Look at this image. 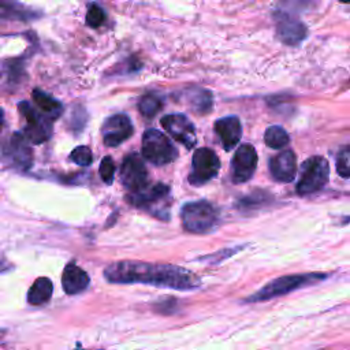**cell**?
Wrapping results in <instances>:
<instances>
[{
    "label": "cell",
    "instance_id": "17",
    "mask_svg": "<svg viewBox=\"0 0 350 350\" xmlns=\"http://www.w3.org/2000/svg\"><path fill=\"white\" fill-rule=\"evenodd\" d=\"M90 283L89 275L77 264L70 262L66 265L62 275V286L66 294L74 295L85 291Z\"/></svg>",
    "mask_w": 350,
    "mask_h": 350
},
{
    "label": "cell",
    "instance_id": "7",
    "mask_svg": "<svg viewBox=\"0 0 350 350\" xmlns=\"http://www.w3.org/2000/svg\"><path fill=\"white\" fill-rule=\"evenodd\" d=\"M278 38L290 46L299 45L308 37V27L297 12L276 7L272 12Z\"/></svg>",
    "mask_w": 350,
    "mask_h": 350
},
{
    "label": "cell",
    "instance_id": "18",
    "mask_svg": "<svg viewBox=\"0 0 350 350\" xmlns=\"http://www.w3.org/2000/svg\"><path fill=\"white\" fill-rule=\"evenodd\" d=\"M41 12L23 5L16 0H1V16L3 19H16V21H33L40 18Z\"/></svg>",
    "mask_w": 350,
    "mask_h": 350
},
{
    "label": "cell",
    "instance_id": "12",
    "mask_svg": "<svg viewBox=\"0 0 350 350\" xmlns=\"http://www.w3.org/2000/svg\"><path fill=\"white\" fill-rule=\"evenodd\" d=\"M257 153L252 145H241L231 160V180L234 183L247 182L257 168Z\"/></svg>",
    "mask_w": 350,
    "mask_h": 350
},
{
    "label": "cell",
    "instance_id": "23",
    "mask_svg": "<svg viewBox=\"0 0 350 350\" xmlns=\"http://www.w3.org/2000/svg\"><path fill=\"white\" fill-rule=\"evenodd\" d=\"M161 105H163V100L156 93H148L142 96L138 101V109L141 115H144L145 118L154 116L160 111Z\"/></svg>",
    "mask_w": 350,
    "mask_h": 350
},
{
    "label": "cell",
    "instance_id": "27",
    "mask_svg": "<svg viewBox=\"0 0 350 350\" xmlns=\"http://www.w3.org/2000/svg\"><path fill=\"white\" fill-rule=\"evenodd\" d=\"M115 175V164L112 157L105 156L100 163V176L105 185H112Z\"/></svg>",
    "mask_w": 350,
    "mask_h": 350
},
{
    "label": "cell",
    "instance_id": "16",
    "mask_svg": "<svg viewBox=\"0 0 350 350\" xmlns=\"http://www.w3.org/2000/svg\"><path fill=\"white\" fill-rule=\"evenodd\" d=\"M215 131L226 150L232 149L242 137V124L238 116H224L215 122Z\"/></svg>",
    "mask_w": 350,
    "mask_h": 350
},
{
    "label": "cell",
    "instance_id": "19",
    "mask_svg": "<svg viewBox=\"0 0 350 350\" xmlns=\"http://www.w3.org/2000/svg\"><path fill=\"white\" fill-rule=\"evenodd\" d=\"M31 98H33V103L36 104V107L52 120H56L63 113L62 103L40 89L33 90Z\"/></svg>",
    "mask_w": 350,
    "mask_h": 350
},
{
    "label": "cell",
    "instance_id": "9",
    "mask_svg": "<svg viewBox=\"0 0 350 350\" xmlns=\"http://www.w3.org/2000/svg\"><path fill=\"white\" fill-rule=\"evenodd\" d=\"M220 170V159L209 148H198L193 153L191 171L189 182L194 186H201L213 179Z\"/></svg>",
    "mask_w": 350,
    "mask_h": 350
},
{
    "label": "cell",
    "instance_id": "22",
    "mask_svg": "<svg viewBox=\"0 0 350 350\" xmlns=\"http://www.w3.org/2000/svg\"><path fill=\"white\" fill-rule=\"evenodd\" d=\"M264 141L267 146L272 149H282L290 142L287 131L282 126H269L264 133Z\"/></svg>",
    "mask_w": 350,
    "mask_h": 350
},
{
    "label": "cell",
    "instance_id": "15",
    "mask_svg": "<svg viewBox=\"0 0 350 350\" xmlns=\"http://www.w3.org/2000/svg\"><path fill=\"white\" fill-rule=\"evenodd\" d=\"M269 172L272 178L282 183H288L297 174V157L291 149L282 150L269 160Z\"/></svg>",
    "mask_w": 350,
    "mask_h": 350
},
{
    "label": "cell",
    "instance_id": "26",
    "mask_svg": "<svg viewBox=\"0 0 350 350\" xmlns=\"http://www.w3.org/2000/svg\"><path fill=\"white\" fill-rule=\"evenodd\" d=\"M70 160L74 161L75 164L78 165H82V167H86V165H90L92 161H93V154H92V150L85 146V145H81V146H77L71 153H70Z\"/></svg>",
    "mask_w": 350,
    "mask_h": 350
},
{
    "label": "cell",
    "instance_id": "29",
    "mask_svg": "<svg viewBox=\"0 0 350 350\" xmlns=\"http://www.w3.org/2000/svg\"><path fill=\"white\" fill-rule=\"evenodd\" d=\"M340 3H345V4H350V0H338Z\"/></svg>",
    "mask_w": 350,
    "mask_h": 350
},
{
    "label": "cell",
    "instance_id": "25",
    "mask_svg": "<svg viewBox=\"0 0 350 350\" xmlns=\"http://www.w3.org/2000/svg\"><path fill=\"white\" fill-rule=\"evenodd\" d=\"M336 172L342 178H350V144L345 145L336 154Z\"/></svg>",
    "mask_w": 350,
    "mask_h": 350
},
{
    "label": "cell",
    "instance_id": "14",
    "mask_svg": "<svg viewBox=\"0 0 350 350\" xmlns=\"http://www.w3.org/2000/svg\"><path fill=\"white\" fill-rule=\"evenodd\" d=\"M26 139L27 138L25 134L16 131L10 137L3 149L4 157L8 159L11 165L22 171L27 170L33 161V152Z\"/></svg>",
    "mask_w": 350,
    "mask_h": 350
},
{
    "label": "cell",
    "instance_id": "1",
    "mask_svg": "<svg viewBox=\"0 0 350 350\" xmlns=\"http://www.w3.org/2000/svg\"><path fill=\"white\" fill-rule=\"evenodd\" d=\"M104 278L109 283H142L179 291H190L201 286L200 278L183 267L130 260L116 261L105 267Z\"/></svg>",
    "mask_w": 350,
    "mask_h": 350
},
{
    "label": "cell",
    "instance_id": "3",
    "mask_svg": "<svg viewBox=\"0 0 350 350\" xmlns=\"http://www.w3.org/2000/svg\"><path fill=\"white\" fill-rule=\"evenodd\" d=\"M127 201L131 205L145 209L156 217H160L161 220H168L170 217L171 191L167 185H146L138 191L129 193Z\"/></svg>",
    "mask_w": 350,
    "mask_h": 350
},
{
    "label": "cell",
    "instance_id": "8",
    "mask_svg": "<svg viewBox=\"0 0 350 350\" xmlns=\"http://www.w3.org/2000/svg\"><path fill=\"white\" fill-rule=\"evenodd\" d=\"M19 113L26 119L23 134L33 144L45 142L52 134V119L42 113L38 108L36 109L30 103L21 101L18 104Z\"/></svg>",
    "mask_w": 350,
    "mask_h": 350
},
{
    "label": "cell",
    "instance_id": "24",
    "mask_svg": "<svg viewBox=\"0 0 350 350\" xmlns=\"http://www.w3.org/2000/svg\"><path fill=\"white\" fill-rule=\"evenodd\" d=\"M107 19V12L105 10L98 4V3H90L88 5V10H86V18H85V22L89 27L92 29H97L100 27Z\"/></svg>",
    "mask_w": 350,
    "mask_h": 350
},
{
    "label": "cell",
    "instance_id": "2",
    "mask_svg": "<svg viewBox=\"0 0 350 350\" xmlns=\"http://www.w3.org/2000/svg\"><path fill=\"white\" fill-rule=\"evenodd\" d=\"M327 273H293V275H284L278 279H273L272 282L267 283L264 287H261L254 294L249 295L245 301L246 302H261L267 301L275 297L286 295L291 291H295L301 287L316 284L324 279H327Z\"/></svg>",
    "mask_w": 350,
    "mask_h": 350
},
{
    "label": "cell",
    "instance_id": "21",
    "mask_svg": "<svg viewBox=\"0 0 350 350\" xmlns=\"http://www.w3.org/2000/svg\"><path fill=\"white\" fill-rule=\"evenodd\" d=\"M186 93L187 103L190 104L191 109L198 113H205L209 112L212 108V93L206 89L201 88H194L190 89Z\"/></svg>",
    "mask_w": 350,
    "mask_h": 350
},
{
    "label": "cell",
    "instance_id": "6",
    "mask_svg": "<svg viewBox=\"0 0 350 350\" xmlns=\"http://www.w3.org/2000/svg\"><path fill=\"white\" fill-rule=\"evenodd\" d=\"M142 157L154 165L172 163L178 157V150L167 135L156 129H148L142 135Z\"/></svg>",
    "mask_w": 350,
    "mask_h": 350
},
{
    "label": "cell",
    "instance_id": "10",
    "mask_svg": "<svg viewBox=\"0 0 350 350\" xmlns=\"http://www.w3.org/2000/svg\"><path fill=\"white\" fill-rule=\"evenodd\" d=\"M120 182L130 191H138L144 189L148 183V170L137 153H130L124 157L120 167Z\"/></svg>",
    "mask_w": 350,
    "mask_h": 350
},
{
    "label": "cell",
    "instance_id": "11",
    "mask_svg": "<svg viewBox=\"0 0 350 350\" xmlns=\"http://www.w3.org/2000/svg\"><path fill=\"white\" fill-rule=\"evenodd\" d=\"M134 133V126L126 113H115L107 118L101 126L103 141L107 146H118L129 139Z\"/></svg>",
    "mask_w": 350,
    "mask_h": 350
},
{
    "label": "cell",
    "instance_id": "28",
    "mask_svg": "<svg viewBox=\"0 0 350 350\" xmlns=\"http://www.w3.org/2000/svg\"><path fill=\"white\" fill-rule=\"evenodd\" d=\"M314 4V0H279V8H284L293 12L305 11Z\"/></svg>",
    "mask_w": 350,
    "mask_h": 350
},
{
    "label": "cell",
    "instance_id": "13",
    "mask_svg": "<svg viewBox=\"0 0 350 350\" xmlns=\"http://www.w3.org/2000/svg\"><path fill=\"white\" fill-rule=\"evenodd\" d=\"M161 126L172 138H175L187 149H191L196 145V129L183 113H170L163 116Z\"/></svg>",
    "mask_w": 350,
    "mask_h": 350
},
{
    "label": "cell",
    "instance_id": "5",
    "mask_svg": "<svg viewBox=\"0 0 350 350\" xmlns=\"http://www.w3.org/2000/svg\"><path fill=\"white\" fill-rule=\"evenodd\" d=\"M329 179V164L321 156H312L302 163L301 175L295 186L299 196H308L321 190Z\"/></svg>",
    "mask_w": 350,
    "mask_h": 350
},
{
    "label": "cell",
    "instance_id": "4",
    "mask_svg": "<svg viewBox=\"0 0 350 350\" xmlns=\"http://www.w3.org/2000/svg\"><path fill=\"white\" fill-rule=\"evenodd\" d=\"M180 220L186 231L193 234H206L217 226L219 212L205 200L191 201L183 204L180 209Z\"/></svg>",
    "mask_w": 350,
    "mask_h": 350
},
{
    "label": "cell",
    "instance_id": "20",
    "mask_svg": "<svg viewBox=\"0 0 350 350\" xmlns=\"http://www.w3.org/2000/svg\"><path fill=\"white\" fill-rule=\"evenodd\" d=\"M52 291H53V284L51 279L45 276L38 278L34 280V283L27 291V302L33 306H40L49 301V298L52 297Z\"/></svg>",
    "mask_w": 350,
    "mask_h": 350
}]
</instances>
